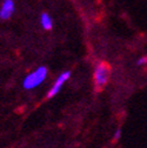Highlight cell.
Listing matches in <instances>:
<instances>
[{"instance_id": "7a4b0ae2", "label": "cell", "mask_w": 147, "mask_h": 148, "mask_svg": "<svg viewBox=\"0 0 147 148\" xmlns=\"http://www.w3.org/2000/svg\"><path fill=\"white\" fill-rule=\"evenodd\" d=\"M109 75H111V68L106 62H100L95 66L94 68V86L97 90L102 89L108 80H109Z\"/></svg>"}, {"instance_id": "8992f818", "label": "cell", "mask_w": 147, "mask_h": 148, "mask_svg": "<svg viewBox=\"0 0 147 148\" xmlns=\"http://www.w3.org/2000/svg\"><path fill=\"white\" fill-rule=\"evenodd\" d=\"M147 64V57H140L138 60H137V65L138 66H144Z\"/></svg>"}, {"instance_id": "6da1fadb", "label": "cell", "mask_w": 147, "mask_h": 148, "mask_svg": "<svg viewBox=\"0 0 147 148\" xmlns=\"http://www.w3.org/2000/svg\"><path fill=\"white\" fill-rule=\"evenodd\" d=\"M48 71L45 66H40L35 71L31 72L28 75L23 81V87L25 89H34L38 86H40L47 78Z\"/></svg>"}, {"instance_id": "3957f363", "label": "cell", "mask_w": 147, "mask_h": 148, "mask_svg": "<svg viewBox=\"0 0 147 148\" xmlns=\"http://www.w3.org/2000/svg\"><path fill=\"white\" fill-rule=\"evenodd\" d=\"M69 78H71V72H69V71H65V72H63L57 78V80H56V82L53 84V86L51 87L49 92L47 93V98L51 99V98H53V97H56V95L59 93V92L61 90V88L64 87L65 82H66Z\"/></svg>"}, {"instance_id": "52a82bcc", "label": "cell", "mask_w": 147, "mask_h": 148, "mask_svg": "<svg viewBox=\"0 0 147 148\" xmlns=\"http://www.w3.org/2000/svg\"><path fill=\"white\" fill-rule=\"evenodd\" d=\"M121 138V129H117V131L114 132V135H113V139H114V141H118L119 139Z\"/></svg>"}, {"instance_id": "5b68a950", "label": "cell", "mask_w": 147, "mask_h": 148, "mask_svg": "<svg viewBox=\"0 0 147 148\" xmlns=\"http://www.w3.org/2000/svg\"><path fill=\"white\" fill-rule=\"evenodd\" d=\"M40 24L43 26L44 29L46 31H51L52 27H53V20H52V18L49 16V14L47 13H41L40 15Z\"/></svg>"}, {"instance_id": "277c9868", "label": "cell", "mask_w": 147, "mask_h": 148, "mask_svg": "<svg viewBox=\"0 0 147 148\" xmlns=\"http://www.w3.org/2000/svg\"><path fill=\"white\" fill-rule=\"evenodd\" d=\"M15 10V4L13 0H4L1 7H0V19L6 20L10 19L11 15L14 13Z\"/></svg>"}]
</instances>
